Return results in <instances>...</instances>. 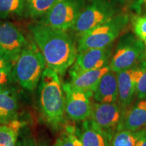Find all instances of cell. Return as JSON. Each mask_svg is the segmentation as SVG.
I'll use <instances>...</instances> for the list:
<instances>
[{
    "label": "cell",
    "instance_id": "cell-21",
    "mask_svg": "<svg viewBox=\"0 0 146 146\" xmlns=\"http://www.w3.org/2000/svg\"><path fill=\"white\" fill-rule=\"evenodd\" d=\"M25 7V0H0V18L21 16Z\"/></svg>",
    "mask_w": 146,
    "mask_h": 146
},
{
    "label": "cell",
    "instance_id": "cell-2",
    "mask_svg": "<svg viewBox=\"0 0 146 146\" xmlns=\"http://www.w3.org/2000/svg\"><path fill=\"white\" fill-rule=\"evenodd\" d=\"M39 101L43 116L53 129L64 123L65 95L59 74L45 68L39 82Z\"/></svg>",
    "mask_w": 146,
    "mask_h": 146
},
{
    "label": "cell",
    "instance_id": "cell-8",
    "mask_svg": "<svg viewBox=\"0 0 146 146\" xmlns=\"http://www.w3.org/2000/svg\"><path fill=\"white\" fill-rule=\"evenodd\" d=\"M63 89L66 116L76 122L89 119L92 108L90 98L94 94L76 89L70 83L63 84Z\"/></svg>",
    "mask_w": 146,
    "mask_h": 146
},
{
    "label": "cell",
    "instance_id": "cell-19",
    "mask_svg": "<svg viewBox=\"0 0 146 146\" xmlns=\"http://www.w3.org/2000/svg\"><path fill=\"white\" fill-rule=\"evenodd\" d=\"M53 146H83L80 131L74 125L66 126Z\"/></svg>",
    "mask_w": 146,
    "mask_h": 146
},
{
    "label": "cell",
    "instance_id": "cell-22",
    "mask_svg": "<svg viewBox=\"0 0 146 146\" xmlns=\"http://www.w3.org/2000/svg\"><path fill=\"white\" fill-rule=\"evenodd\" d=\"M58 0H27L28 10L32 17L45 15Z\"/></svg>",
    "mask_w": 146,
    "mask_h": 146
},
{
    "label": "cell",
    "instance_id": "cell-5",
    "mask_svg": "<svg viewBox=\"0 0 146 146\" xmlns=\"http://www.w3.org/2000/svg\"><path fill=\"white\" fill-rule=\"evenodd\" d=\"M144 45L142 40L132 35H127L120 40L109 66L115 72L134 66L143 58Z\"/></svg>",
    "mask_w": 146,
    "mask_h": 146
},
{
    "label": "cell",
    "instance_id": "cell-6",
    "mask_svg": "<svg viewBox=\"0 0 146 146\" xmlns=\"http://www.w3.org/2000/svg\"><path fill=\"white\" fill-rule=\"evenodd\" d=\"M84 8V0H58L45 14L43 23L66 31L71 29Z\"/></svg>",
    "mask_w": 146,
    "mask_h": 146
},
{
    "label": "cell",
    "instance_id": "cell-3",
    "mask_svg": "<svg viewBox=\"0 0 146 146\" xmlns=\"http://www.w3.org/2000/svg\"><path fill=\"white\" fill-rule=\"evenodd\" d=\"M46 63L39 49L29 44L22 51L14 63L12 72L14 81L28 91H34L39 83Z\"/></svg>",
    "mask_w": 146,
    "mask_h": 146
},
{
    "label": "cell",
    "instance_id": "cell-11",
    "mask_svg": "<svg viewBox=\"0 0 146 146\" xmlns=\"http://www.w3.org/2000/svg\"><path fill=\"white\" fill-rule=\"evenodd\" d=\"M110 56L111 50L108 47L79 52L70 70V74L106 66L108 65Z\"/></svg>",
    "mask_w": 146,
    "mask_h": 146
},
{
    "label": "cell",
    "instance_id": "cell-10",
    "mask_svg": "<svg viewBox=\"0 0 146 146\" xmlns=\"http://www.w3.org/2000/svg\"><path fill=\"white\" fill-rule=\"evenodd\" d=\"M27 45L28 42L16 25L11 23H0V50L14 64Z\"/></svg>",
    "mask_w": 146,
    "mask_h": 146
},
{
    "label": "cell",
    "instance_id": "cell-9",
    "mask_svg": "<svg viewBox=\"0 0 146 146\" xmlns=\"http://www.w3.org/2000/svg\"><path fill=\"white\" fill-rule=\"evenodd\" d=\"M123 109L115 103H98L92 104L90 119L102 130L113 136L117 130Z\"/></svg>",
    "mask_w": 146,
    "mask_h": 146
},
{
    "label": "cell",
    "instance_id": "cell-14",
    "mask_svg": "<svg viewBox=\"0 0 146 146\" xmlns=\"http://www.w3.org/2000/svg\"><path fill=\"white\" fill-rule=\"evenodd\" d=\"M93 97L98 103H115L118 102V89L116 72L110 70L102 76L95 89Z\"/></svg>",
    "mask_w": 146,
    "mask_h": 146
},
{
    "label": "cell",
    "instance_id": "cell-20",
    "mask_svg": "<svg viewBox=\"0 0 146 146\" xmlns=\"http://www.w3.org/2000/svg\"><path fill=\"white\" fill-rule=\"evenodd\" d=\"M141 133L142 129L136 131H116L111 139L110 146H135Z\"/></svg>",
    "mask_w": 146,
    "mask_h": 146
},
{
    "label": "cell",
    "instance_id": "cell-16",
    "mask_svg": "<svg viewBox=\"0 0 146 146\" xmlns=\"http://www.w3.org/2000/svg\"><path fill=\"white\" fill-rule=\"evenodd\" d=\"M80 137L83 146H110L112 136L87 119L83 121Z\"/></svg>",
    "mask_w": 146,
    "mask_h": 146
},
{
    "label": "cell",
    "instance_id": "cell-26",
    "mask_svg": "<svg viewBox=\"0 0 146 146\" xmlns=\"http://www.w3.org/2000/svg\"><path fill=\"white\" fill-rule=\"evenodd\" d=\"M16 146H46V145L37 141L32 136H24L22 138L18 137Z\"/></svg>",
    "mask_w": 146,
    "mask_h": 146
},
{
    "label": "cell",
    "instance_id": "cell-25",
    "mask_svg": "<svg viewBox=\"0 0 146 146\" xmlns=\"http://www.w3.org/2000/svg\"><path fill=\"white\" fill-rule=\"evenodd\" d=\"M13 68H0V90L9 87V85L14 81Z\"/></svg>",
    "mask_w": 146,
    "mask_h": 146
},
{
    "label": "cell",
    "instance_id": "cell-13",
    "mask_svg": "<svg viewBox=\"0 0 146 146\" xmlns=\"http://www.w3.org/2000/svg\"><path fill=\"white\" fill-rule=\"evenodd\" d=\"M144 127H146V99L138 100L135 104L124 110L117 130L136 131Z\"/></svg>",
    "mask_w": 146,
    "mask_h": 146
},
{
    "label": "cell",
    "instance_id": "cell-17",
    "mask_svg": "<svg viewBox=\"0 0 146 146\" xmlns=\"http://www.w3.org/2000/svg\"><path fill=\"white\" fill-rule=\"evenodd\" d=\"M18 98L10 87L0 90V124L15 120L18 112Z\"/></svg>",
    "mask_w": 146,
    "mask_h": 146
},
{
    "label": "cell",
    "instance_id": "cell-12",
    "mask_svg": "<svg viewBox=\"0 0 146 146\" xmlns=\"http://www.w3.org/2000/svg\"><path fill=\"white\" fill-rule=\"evenodd\" d=\"M140 62L137 64L116 72L118 81V102L120 107L127 108L132 104L136 96V85L140 73Z\"/></svg>",
    "mask_w": 146,
    "mask_h": 146
},
{
    "label": "cell",
    "instance_id": "cell-30",
    "mask_svg": "<svg viewBox=\"0 0 146 146\" xmlns=\"http://www.w3.org/2000/svg\"><path fill=\"white\" fill-rule=\"evenodd\" d=\"M141 1H143V2L144 3H145V4L146 5V0H141Z\"/></svg>",
    "mask_w": 146,
    "mask_h": 146
},
{
    "label": "cell",
    "instance_id": "cell-27",
    "mask_svg": "<svg viewBox=\"0 0 146 146\" xmlns=\"http://www.w3.org/2000/svg\"><path fill=\"white\" fill-rule=\"evenodd\" d=\"M14 63L8 56L0 50V68H13Z\"/></svg>",
    "mask_w": 146,
    "mask_h": 146
},
{
    "label": "cell",
    "instance_id": "cell-28",
    "mask_svg": "<svg viewBox=\"0 0 146 146\" xmlns=\"http://www.w3.org/2000/svg\"><path fill=\"white\" fill-rule=\"evenodd\" d=\"M135 146H146V127L142 129L141 135L137 141Z\"/></svg>",
    "mask_w": 146,
    "mask_h": 146
},
{
    "label": "cell",
    "instance_id": "cell-24",
    "mask_svg": "<svg viewBox=\"0 0 146 146\" xmlns=\"http://www.w3.org/2000/svg\"><path fill=\"white\" fill-rule=\"evenodd\" d=\"M135 33L142 41L146 39V15L135 17L133 22Z\"/></svg>",
    "mask_w": 146,
    "mask_h": 146
},
{
    "label": "cell",
    "instance_id": "cell-1",
    "mask_svg": "<svg viewBox=\"0 0 146 146\" xmlns=\"http://www.w3.org/2000/svg\"><path fill=\"white\" fill-rule=\"evenodd\" d=\"M29 29L44 58L47 68L63 75L75 62L77 49L65 31L44 23L29 26Z\"/></svg>",
    "mask_w": 146,
    "mask_h": 146
},
{
    "label": "cell",
    "instance_id": "cell-23",
    "mask_svg": "<svg viewBox=\"0 0 146 146\" xmlns=\"http://www.w3.org/2000/svg\"><path fill=\"white\" fill-rule=\"evenodd\" d=\"M140 73L136 85V97L138 100L146 99V60L140 62Z\"/></svg>",
    "mask_w": 146,
    "mask_h": 146
},
{
    "label": "cell",
    "instance_id": "cell-15",
    "mask_svg": "<svg viewBox=\"0 0 146 146\" xmlns=\"http://www.w3.org/2000/svg\"><path fill=\"white\" fill-rule=\"evenodd\" d=\"M110 70L109 65L99 69H94L70 74V83L75 88L94 94L97 85L106 73Z\"/></svg>",
    "mask_w": 146,
    "mask_h": 146
},
{
    "label": "cell",
    "instance_id": "cell-29",
    "mask_svg": "<svg viewBox=\"0 0 146 146\" xmlns=\"http://www.w3.org/2000/svg\"><path fill=\"white\" fill-rule=\"evenodd\" d=\"M144 45V51H143V58L144 60H146V39L143 41Z\"/></svg>",
    "mask_w": 146,
    "mask_h": 146
},
{
    "label": "cell",
    "instance_id": "cell-18",
    "mask_svg": "<svg viewBox=\"0 0 146 146\" xmlns=\"http://www.w3.org/2000/svg\"><path fill=\"white\" fill-rule=\"evenodd\" d=\"M23 123L17 119L0 124V146H16Z\"/></svg>",
    "mask_w": 146,
    "mask_h": 146
},
{
    "label": "cell",
    "instance_id": "cell-7",
    "mask_svg": "<svg viewBox=\"0 0 146 146\" xmlns=\"http://www.w3.org/2000/svg\"><path fill=\"white\" fill-rule=\"evenodd\" d=\"M114 18V11L103 0H95L84 8L71 29L80 35Z\"/></svg>",
    "mask_w": 146,
    "mask_h": 146
},
{
    "label": "cell",
    "instance_id": "cell-4",
    "mask_svg": "<svg viewBox=\"0 0 146 146\" xmlns=\"http://www.w3.org/2000/svg\"><path fill=\"white\" fill-rule=\"evenodd\" d=\"M127 23L126 16H116L83 34L78 42V52L108 47L120 35Z\"/></svg>",
    "mask_w": 146,
    "mask_h": 146
}]
</instances>
